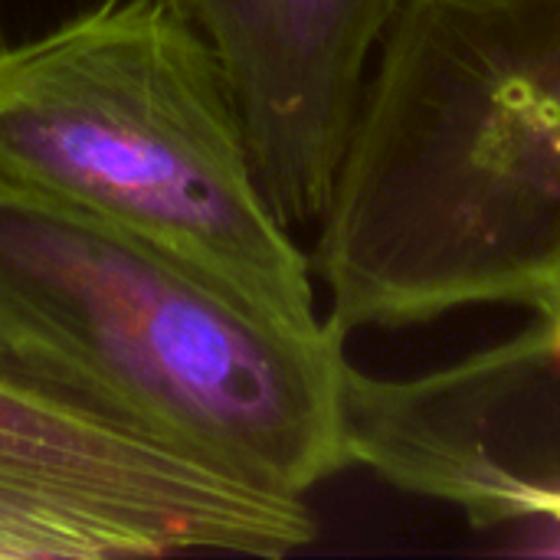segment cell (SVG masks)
<instances>
[{
	"label": "cell",
	"instance_id": "277c9868",
	"mask_svg": "<svg viewBox=\"0 0 560 560\" xmlns=\"http://www.w3.org/2000/svg\"><path fill=\"white\" fill-rule=\"evenodd\" d=\"M315 532L305 499L203 466L0 348V560L285 558Z\"/></svg>",
	"mask_w": 560,
	"mask_h": 560
},
{
	"label": "cell",
	"instance_id": "8992f818",
	"mask_svg": "<svg viewBox=\"0 0 560 560\" xmlns=\"http://www.w3.org/2000/svg\"><path fill=\"white\" fill-rule=\"evenodd\" d=\"M207 46L259 187L295 233L328 207L368 75L404 0H164Z\"/></svg>",
	"mask_w": 560,
	"mask_h": 560
},
{
	"label": "cell",
	"instance_id": "52a82bcc",
	"mask_svg": "<svg viewBox=\"0 0 560 560\" xmlns=\"http://www.w3.org/2000/svg\"><path fill=\"white\" fill-rule=\"evenodd\" d=\"M0 46H3V33H0Z\"/></svg>",
	"mask_w": 560,
	"mask_h": 560
},
{
	"label": "cell",
	"instance_id": "5b68a950",
	"mask_svg": "<svg viewBox=\"0 0 560 560\" xmlns=\"http://www.w3.org/2000/svg\"><path fill=\"white\" fill-rule=\"evenodd\" d=\"M351 469L476 528H560V312L410 377L348 374Z\"/></svg>",
	"mask_w": 560,
	"mask_h": 560
},
{
	"label": "cell",
	"instance_id": "3957f363",
	"mask_svg": "<svg viewBox=\"0 0 560 560\" xmlns=\"http://www.w3.org/2000/svg\"><path fill=\"white\" fill-rule=\"evenodd\" d=\"M0 184L128 233L289 328L325 325L223 72L164 0H98L0 46Z\"/></svg>",
	"mask_w": 560,
	"mask_h": 560
},
{
	"label": "cell",
	"instance_id": "6da1fadb",
	"mask_svg": "<svg viewBox=\"0 0 560 560\" xmlns=\"http://www.w3.org/2000/svg\"><path fill=\"white\" fill-rule=\"evenodd\" d=\"M345 341L560 312V0H404L308 253Z\"/></svg>",
	"mask_w": 560,
	"mask_h": 560
},
{
	"label": "cell",
	"instance_id": "7a4b0ae2",
	"mask_svg": "<svg viewBox=\"0 0 560 560\" xmlns=\"http://www.w3.org/2000/svg\"><path fill=\"white\" fill-rule=\"evenodd\" d=\"M0 348L105 417L253 489L351 469V361L180 259L0 184Z\"/></svg>",
	"mask_w": 560,
	"mask_h": 560
}]
</instances>
